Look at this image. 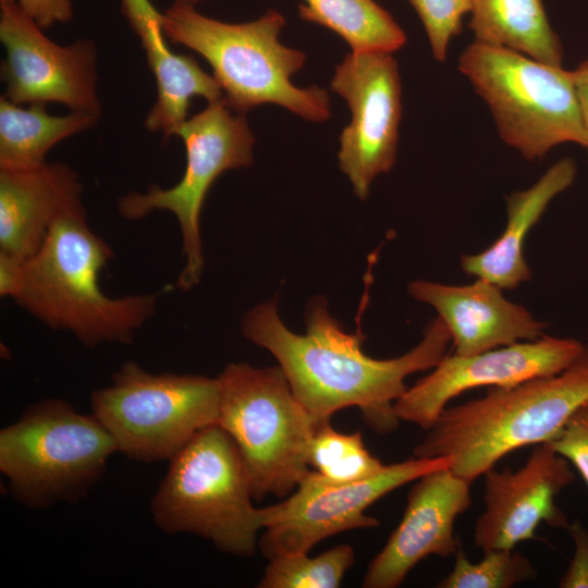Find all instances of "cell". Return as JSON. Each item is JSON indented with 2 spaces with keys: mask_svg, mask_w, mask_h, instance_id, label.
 <instances>
[{
  "mask_svg": "<svg viewBox=\"0 0 588 588\" xmlns=\"http://www.w3.org/2000/svg\"><path fill=\"white\" fill-rule=\"evenodd\" d=\"M242 332L274 356L293 393L317 424L356 406L380 434L399 427L394 403L407 389L405 379L432 369L446 355L451 342L449 330L437 317L406 354L390 359L370 357L363 351L364 338L346 332L330 315L322 296L308 304L305 334L291 331L282 322L275 299L249 310L243 318Z\"/></svg>",
  "mask_w": 588,
  "mask_h": 588,
  "instance_id": "6da1fadb",
  "label": "cell"
},
{
  "mask_svg": "<svg viewBox=\"0 0 588 588\" xmlns=\"http://www.w3.org/2000/svg\"><path fill=\"white\" fill-rule=\"evenodd\" d=\"M588 402V343L563 371L445 407L414 448L415 457L450 458V470L473 482L506 456L549 443Z\"/></svg>",
  "mask_w": 588,
  "mask_h": 588,
  "instance_id": "7a4b0ae2",
  "label": "cell"
},
{
  "mask_svg": "<svg viewBox=\"0 0 588 588\" xmlns=\"http://www.w3.org/2000/svg\"><path fill=\"white\" fill-rule=\"evenodd\" d=\"M112 257L108 243L88 226L85 209L66 215L25 260L24 285L14 301L87 347L128 344L156 313L158 295H107L99 279Z\"/></svg>",
  "mask_w": 588,
  "mask_h": 588,
  "instance_id": "3957f363",
  "label": "cell"
},
{
  "mask_svg": "<svg viewBox=\"0 0 588 588\" xmlns=\"http://www.w3.org/2000/svg\"><path fill=\"white\" fill-rule=\"evenodd\" d=\"M284 25L277 10L250 22L226 23L179 1L162 17L169 41L196 51L210 64L233 111L245 113L272 103L307 121H327L331 115L328 91L316 85L302 88L291 79L304 66L306 54L280 42Z\"/></svg>",
  "mask_w": 588,
  "mask_h": 588,
  "instance_id": "277c9868",
  "label": "cell"
},
{
  "mask_svg": "<svg viewBox=\"0 0 588 588\" xmlns=\"http://www.w3.org/2000/svg\"><path fill=\"white\" fill-rule=\"evenodd\" d=\"M243 457L229 433L213 424L195 433L170 460L150 502L163 532L194 534L219 550L252 556L265 526L255 507Z\"/></svg>",
  "mask_w": 588,
  "mask_h": 588,
  "instance_id": "5b68a950",
  "label": "cell"
},
{
  "mask_svg": "<svg viewBox=\"0 0 588 588\" xmlns=\"http://www.w3.org/2000/svg\"><path fill=\"white\" fill-rule=\"evenodd\" d=\"M458 69L487 103L503 142L528 161L563 144L586 147L573 71L478 40L462 52Z\"/></svg>",
  "mask_w": 588,
  "mask_h": 588,
  "instance_id": "8992f818",
  "label": "cell"
},
{
  "mask_svg": "<svg viewBox=\"0 0 588 588\" xmlns=\"http://www.w3.org/2000/svg\"><path fill=\"white\" fill-rule=\"evenodd\" d=\"M218 424L235 442L253 495H290L308 474L309 446L319 424L292 391L280 366L231 363L217 377Z\"/></svg>",
  "mask_w": 588,
  "mask_h": 588,
  "instance_id": "52a82bcc",
  "label": "cell"
},
{
  "mask_svg": "<svg viewBox=\"0 0 588 588\" xmlns=\"http://www.w3.org/2000/svg\"><path fill=\"white\" fill-rule=\"evenodd\" d=\"M115 452L113 438L93 414L61 399L33 403L0 431V471L12 495L30 509L82 498Z\"/></svg>",
  "mask_w": 588,
  "mask_h": 588,
  "instance_id": "ba28073f",
  "label": "cell"
},
{
  "mask_svg": "<svg viewBox=\"0 0 588 588\" xmlns=\"http://www.w3.org/2000/svg\"><path fill=\"white\" fill-rule=\"evenodd\" d=\"M93 415L118 452L142 463L170 460L195 433L218 424V378L149 372L125 362L111 383L90 395Z\"/></svg>",
  "mask_w": 588,
  "mask_h": 588,
  "instance_id": "9c48e42d",
  "label": "cell"
},
{
  "mask_svg": "<svg viewBox=\"0 0 588 588\" xmlns=\"http://www.w3.org/2000/svg\"><path fill=\"white\" fill-rule=\"evenodd\" d=\"M175 135L186 152L181 180L169 188L152 185L145 193L130 192L119 199L118 211L127 220L154 211H169L176 218L185 259L176 286L188 291L199 283L204 270L200 212L208 191L225 171L252 166L255 137L245 113L233 111L224 98L186 119Z\"/></svg>",
  "mask_w": 588,
  "mask_h": 588,
  "instance_id": "30bf717a",
  "label": "cell"
},
{
  "mask_svg": "<svg viewBox=\"0 0 588 588\" xmlns=\"http://www.w3.org/2000/svg\"><path fill=\"white\" fill-rule=\"evenodd\" d=\"M450 458L415 457L385 465L376 476L350 483H330L313 469L284 501L264 507L262 554L275 556L309 553L335 534L371 528L379 520L366 510L391 491L434 470L450 468Z\"/></svg>",
  "mask_w": 588,
  "mask_h": 588,
  "instance_id": "8fae6325",
  "label": "cell"
},
{
  "mask_svg": "<svg viewBox=\"0 0 588 588\" xmlns=\"http://www.w3.org/2000/svg\"><path fill=\"white\" fill-rule=\"evenodd\" d=\"M330 87L352 114L340 135L339 167L364 200L376 176L396 160L402 118L397 62L389 52L352 51L335 66Z\"/></svg>",
  "mask_w": 588,
  "mask_h": 588,
  "instance_id": "7c38bea8",
  "label": "cell"
},
{
  "mask_svg": "<svg viewBox=\"0 0 588 588\" xmlns=\"http://www.w3.org/2000/svg\"><path fill=\"white\" fill-rule=\"evenodd\" d=\"M1 76L16 105L57 102L100 118L97 51L90 39L61 46L15 0L0 2Z\"/></svg>",
  "mask_w": 588,
  "mask_h": 588,
  "instance_id": "4fadbf2b",
  "label": "cell"
},
{
  "mask_svg": "<svg viewBox=\"0 0 588 588\" xmlns=\"http://www.w3.org/2000/svg\"><path fill=\"white\" fill-rule=\"evenodd\" d=\"M585 344L573 338L542 335L479 354L445 355L395 401L400 420L429 429L449 402L480 388H507L526 380L552 376L569 367Z\"/></svg>",
  "mask_w": 588,
  "mask_h": 588,
  "instance_id": "5bb4252c",
  "label": "cell"
},
{
  "mask_svg": "<svg viewBox=\"0 0 588 588\" xmlns=\"http://www.w3.org/2000/svg\"><path fill=\"white\" fill-rule=\"evenodd\" d=\"M483 476L485 507L474 528L475 544L482 552L538 539L541 523L567 529L569 522L556 498L575 481V474L549 443L536 444L523 467H492Z\"/></svg>",
  "mask_w": 588,
  "mask_h": 588,
  "instance_id": "9a60e30c",
  "label": "cell"
},
{
  "mask_svg": "<svg viewBox=\"0 0 588 588\" xmlns=\"http://www.w3.org/2000/svg\"><path fill=\"white\" fill-rule=\"evenodd\" d=\"M470 483L449 468L419 477L400 524L370 562L363 587L395 588L421 560L454 556L461 547L454 524L471 505Z\"/></svg>",
  "mask_w": 588,
  "mask_h": 588,
  "instance_id": "2e32d148",
  "label": "cell"
},
{
  "mask_svg": "<svg viewBox=\"0 0 588 588\" xmlns=\"http://www.w3.org/2000/svg\"><path fill=\"white\" fill-rule=\"evenodd\" d=\"M415 299L432 306L450 332L454 354L468 356L543 335L547 322L511 302L483 279L450 285L427 280L408 284Z\"/></svg>",
  "mask_w": 588,
  "mask_h": 588,
  "instance_id": "e0dca14e",
  "label": "cell"
},
{
  "mask_svg": "<svg viewBox=\"0 0 588 588\" xmlns=\"http://www.w3.org/2000/svg\"><path fill=\"white\" fill-rule=\"evenodd\" d=\"M83 184L65 163L0 169V250L30 258L61 218L84 209Z\"/></svg>",
  "mask_w": 588,
  "mask_h": 588,
  "instance_id": "ac0fdd59",
  "label": "cell"
},
{
  "mask_svg": "<svg viewBox=\"0 0 588 588\" xmlns=\"http://www.w3.org/2000/svg\"><path fill=\"white\" fill-rule=\"evenodd\" d=\"M121 10L142 44L157 83V100L145 126L169 139L187 119L193 97L210 103L223 99V93L213 75L207 74L193 57L170 49L162 27L163 13L150 0H121Z\"/></svg>",
  "mask_w": 588,
  "mask_h": 588,
  "instance_id": "d6986e66",
  "label": "cell"
},
{
  "mask_svg": "<svg viewBox=\"0 0 588 588\" xmlns=\"http://www.w3.org/2000/svg\"><path fill=\"white\" fill-rule=\"evenodd\" d=\"M576 162L563 158L553 163L530 187L506 197L507 222L502 234L486 249L461 257L462 269L502 290H513L530 280L531 270L524 255L528 232L550 203L573 185Z\"/></svg>",
  "mask_w": 588,
  "mask_h": 588,
  "instance_id": "ffe728a7",
  "label": "cell"
},
{
  "mask_svg": "<svg viewBox=\"0 0 588 588\" xmlns=\"http://www.w3.org/2000/svg\"><path fill=\"white\" fill-rule=\"evenodd\" d=\"M469 14L475 40L562 66L563 46L542 0H471Z\"/></svg>",
  "mask_w": 588,
  "mask_h": 588,
  "instance_id": "44dd1931",
  "label": "cell"
},
{
  "mask_svg": "<svg viewBox=\"0 0 588 588\" xmlns=\"http://www.w3.org/2000/svg\"><path fill=\"white\" fill-rule=\"evenodd\" d=\"M98 119L77 111L52 115L44 103L22 107L1 96L0 169H28L44 164L53 146L95 126Z\"/></svg>",
  "mask_w": 588,
  "mask_h": 588,
  "instance_id": "7402d4cb",
  "label": "cell"
},
{
  "mask_svg": "<svg viewBox=\"0 0 588 588\" xmlns=\"http://www.w3.org/2000/svg\"><path fill=\"white\" fill-rule=\"evenodd\" d=\"M298 15L339 35L352 51L392 53L406 42L404 30L375 0H303Z\"/></svg>",
  "mask_w": 588,
  "mask_h": 588,
  "instance_id": "603a6c76",
  "label": "cell"
},
{
  "mask_svg": "<svg viewBox=\"0 0 588 588\" xmlns=\"http://www.w3.org/2000/svg\"><path fill=\"white\" fill-rule=\"evenodd\" d=\"M308 464L322 480L330 483L366 480L385 467L367 450L359 432H339L330 421L316 428L309 446Z\"/></svg>",
  "mask_w": 588,
  "mask_h": 588,
  "instance_id": "cb8c5ba5",
  "label": "cell"
},
{
  "mask_svg": "<svg viewBox=\"0 0 588 588\" xmlns=\"http://www.w3.org/2000/svg\"><path fill=\"white\" fill-rule=\"evenodd\" d=\"M355 562L354 549L340 544L317 556L297 553L269 560L259 588H336Z\"/></svg>",
  "mask_w": 588,
  "mask_h": 588,
  "instance_id": "d4e9b609",
  "label": "cell"
},
{
  "mask_svg": "<svg viewBox=\"0 0 588 588\" xmlns=\"http://www.w3.org/2000/svg\"><path fill=\"white\" fill-rule=\"evenodd\" d=\"M478 563L470 562L462 547L453 569L437 584L438 588H510L537 578L531 561L513 549L483 552Z\"/></svg>",
  "mask_w": 588,
  "mask_h": 588,
  "instance_id": "484cf974",
  "label": "cell"
},
{
  "mask_svg": "<svg viewBox=\"0 0 588 588\" xmlns=\"http://www.w3.org/2000/svg\"><path fill=\"white\" fill-rule=\"evenodd\" d=\"M427 34L433 58L443 62L451 40L462 29L471 0H408Z\"/></svg>",
  "mask_w": 588,
  "mask_h": 588,
  "instance_id": "4316f807",
  "label": "cell"
},
{
  "mask_svg": "<svg viewBox=\"0 0 588 588\" xmlns=\"http://www.w3.org/2000/svg\"><path fill=\"white\" fill-rule=\"evenodd\" d=\"M549 445L576 468L588 487V402L575 411Z\"/></svg>",
  "mask_w": 588,
  "mask_h": 588,
  "instance_id": "83f0119b",
  "label": "cell"
},
{
  "mask_svg": "<svg viewBox=\"0 0 588 588\" xmlns=\"http://www.w3.org/2000/svg\"><path fill=\"white\" fill-rule=\"evenodd\" d=\"M573 543L574 554L567 569L559 580L560 588H588V530L579 522L567 527Z\"/></svg>",
  "mask_w": 588,
  "mask_h": 588,
  "instance_id": "f1b7e54d",
  "label": "cell"
},
{
  "mask_svg": "<svg viewBox=\"0 0 588 588\" xmlns=\"http://www.w3.org/2000/svg\"><path fill=\"white\" fill-rule=\"evenodd\" d=\"M21 9L41 28L66 23L73 16L70 0H15Z\"/></svg>",
  "mask_w": 588,
  "mask_h": 588,
  "instance_id": "f546056e",
  "label": "cell"
},
{
  "mask_svg": "<svg viewBox=\"0 0 588 588\" xmlns=\"http://www.w3.org/2000/svg\"><path fill=\"white\" fill-rule=\"evenodd\" d=\"M25 280V261L0 250V295L15 299Z\"/></svg>",
  "mask_w": 588,
  "mask_h": 588,
  "instance_id": "4dcf8cb0",
  "label": "cell"
},
{
  "mask_svg": "<svg viewBox=\"0 0 588 588\" xmlns=\"http://www.w3.org/2000/svg\"><path fill=\"white\" fill-rule=\"evenodd\" d=\"M574 83L580 107L581 119L587 136L586 149L588 152V60L581 62L573 71Z\"/></svg>",
  "mask_w": 588,
  "mask_h": 588,
  "instance_id": "1f68e13d",
  "label": "cell"
},
{
  "mask_svg": "<svg viewBox=\"0 0 588 588\" xmlns=\"http://www.w3.org/2000/svg\"><path fill=\"white\" fill-rule=\"evenodd\" d=\"M174 1L183 2V3H187V4L196 7V4L200 3L204 0H174Z\"/></svg>",
  "mask_w": 588,
  "mask_h": 588,
  "instance_id": "d6a6232c",
  "label": "cell"
},
{
  "mask_svg": "<svg viewBox=\"0 0 588 588\" xmlns=\"http://www.w3.org/2000/svg\"><path fill=\"white\" fill-rule=\"evenodd\" d=\"M5 1H12V0H0V2H5Z\"/></svg>",
  "mask_w": 588,
  "mask_h": 588,
  "instance_id": "836d02e7",
  "label": "cell"
}]
</instances>
